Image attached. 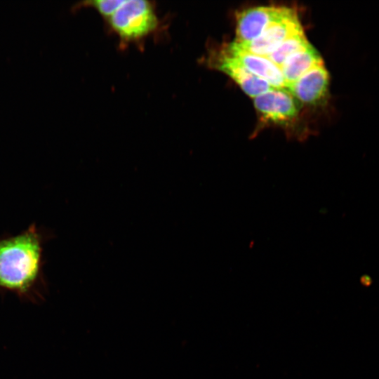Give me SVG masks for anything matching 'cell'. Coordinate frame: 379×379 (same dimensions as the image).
<instances>
[{
    "label": "cell",
    "mask_w": 379,
    "mask_h": 379,
    "mask_svg": "<svg viewBox=\"0 0 379 379\" xmlns=\"http://www.w3.org/2000/svg\"><path fill=\"white\" fill-rule=\"evenodd\" d=\"M41 247L34 227L0 241V288L22 295L30 291L39 275Z\"/></svg>",
    "instance_id": "6da1fadb"
},
{
    "label": "cell",
    "mask_w": 379,
    "mask_h": 379,
    "mask_svg": "<svg viewBox=\"0 0 379 379\" xmlns=\"http://www.w3.org/2000/svg\"><path fill=\"white\" fill-rule=\"evenodd\" d=\"M105 20L125 43L144 39L155 32L159 25L155 6L152 2L143 0H123Z\"/></svg>",
    "instance_id": "7a4b0ae2"
},
{
    "label": "cell",
    "mask_w": 379,
    "mask_h": 379,
    "mask_svg": "<svg viewBox=\"0 0 379 379\" xmlns=\"http://www.w3.org/2000/svg\"><path fill=\"white\" fill-rule=\"evenodd\" d=\"M295 10L285 6H257L243 11L237 17V43L248 42L260 36L272 24L292 14Z\"/></svg>",
    "instance_id": "3957f363"
},
{
    "label": "cell",
    "mask_w": 379,
    "mask_h": 379,
    "mask_svg": "<svg viewBox=\"0 0 379 379\" xmlns=\"http://www.w3.org/2000/svg\"><path fill=\"white\" fill-rule=\"evenodd\" d=\"M296 11L272 24L260 36L243 43L233 41L238 47L260 56L267 57L289 37L302 32Z\"/></svg>",
    "instance_id": "277c9868"
},
{
    "label": "cell",
    "mask_w": 379,
    "mask_h": 379,
    "mask_svg": "<svg viewBox=\"0 0 379 379\" xmlns=\"http://www.w3.org/2000/svg\"><path fill=\"white\" fill-rule=\"evenodd\" d=\"M207 62L210 67L228 75L251 98H254L274 88L267 81L248 72L220 50L212 51L208 57Z\"/></svg>",
    "instance_id": "5b68a950"
},
{
    "label": "cell",
    "mask_w": 379,
    "mask_h": 379,
    "mask_svg": "<svg viewBox=\"0 0 379 379\" xmlns=\"http://www.w3.org/2000/svg\"><path fill=\"white\" fill-rule=\"evenodd\" d=\"M253 99L257 112L263 119L270 122H289L298 112L294 96L286 88H273Z\"/></svg>",
    "instance_id": "8992f818"
},
{
    "label": "cell",
    "mask_w": 379,
    "mask_h": 379,
    "mask_svg": "<svg viewBox=\"0 0 379 379\" xmlns=\"http://www.w3.org/2000/svg\"><path fill=\"white\" fill-rule=\"evenodd\" d=\"M220 50L253 74L267 81L272 86L286 88L280 68L267 57L248 52L233 41L224 45Z\"/></svg>",
    "instance_id": "52a82bcc"
},
{
    "label": "cell",
    "mask_w": 379,
    "mask_h": 379,
    "mask_svg": "<svg viewBox=\"0 0 379 379\" xmlns=\"http://www.w3.org/2000/svg\"><path fill=\"white\" fill-rule=\"evenodd\" d=\"M329 85V74L324 65L316 67L297 81L288 85L286 89L301 102L316 105L326 96Z\"/></svg>",
    "instance_id": "ba28073f"
},
{
    "label": "cell",
    "mask_w": 379,
    "mask_h": 379,
    "mask_svg": "<svg viewBox=\"0 0 379 379\" xmlns=\"http://www.w3.org/2000/svg\"><path fill=\"white\" fill-rule=\"evenodd\" d=\"M323 65L320 54L310 44L295 52L280 67L286 88L312 69Z\"/></svg>",
    "instance_id": "9c48e42d"
},
{
    "label": "cell",
    "mask_w": 379,
    "mask_h": 379,
    "mask_svg": "<svg viewBox=\"0 0 379 379\" xmlns=\"http://www.w3.org/2000/svg\"><path fill=\"white\" fill-rule=\"evenodd\" d=\"M309 44L302 32L287 39L267 58L280 68L288 57L305 48Z\"/></svg>",
    "instance_id": "30bf717a"
}]
</instances>
